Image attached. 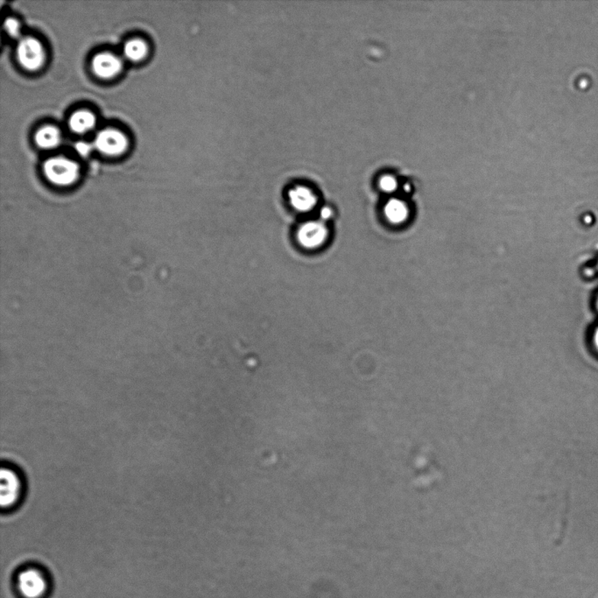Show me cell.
I'll return each mask as SVG.
<instances>
[{
    "mask_svg": "<svg viewBox=\"0 0 598 598\" xmlns=\"http://www.w3.org/2000/svg\"><path fill=\"white\" fill-rule=\"evenodd\" d=\"M76 150L80 156H87L91 153L92 146L86 142H78L76 145Z\"/></svg>",
    "mask_w": 598,
    "mask_h": 598,
    "instance_id": "obj_15",
    "label": "cell"
},
{
    "mask_svg": "<svg viewBox=\"0 0 598 598\" xmlns=\"http://www.w3.org/2000/svg\"><path fill=\"white\" fill-rule=\"evenodd\" d=\"M95 147L107 156H118L127 149V139L120 131L107 129L96 135Z\"/></svg>",
    "mask_w": 598,
    "mask_h": 598,
    "instance_id": "obj_5",
    "label": "cell"
},
{
    "mask_svg": "<svg viewBox=\"0 0 598 598\" xmlns=\"http://www.w3.org/2000/svg\"><path fill=\"white\" fill-rule=\"evenodd\" d=\"M0 471V506L3 513H12L23 503L27 482L23 472L12 462H2Z\"/></svg>",
    "mask_w": 598,
    "mask_h": 598,
    "instance_id": "obj_1",
    "label": "cell"
},
{
    "mask_svg": "<svg viewBox=\"0 0 598 598\" xmlns=\"http://www.w3.org/2000/svg\"><path fill=\"white\" fill-rule=\"evenodd\" d=\"M379 185H381L382 191L387 193L394 192L396 191L397 189L396 180L392 178V176H384V178L381 180Z\"/></svg>",
    "mask_w": 598,
    "mask_h": 598,
    "instance_id": "obj_14",
    "label": "cell"
},
{
    "mask_svg": "<svg viewBox=\"0 0 598 598\" xmlns=\"http://www.w3.org/2000/svg\"><path fill=\"white\" fill-rule=\"evenodd\" d=\"M17 56L19 63L28 70H38L45 59L43 46L34 38H24L19 41Z\"/></svg>",
    "mask_w": 598,
    "mask_h": 598,
    "instance_id": "obj_3",
    "label": "cell"
},
{
    "mask_svg": "<svg viewBox=\"0 0 598 598\" xmlns=\"http://www.w3.org/2000/svg\"><path fill=\"white\" fill-rule=\"evenodd\" d=\"M147 53V45L144 41L140 40H134L128 41L125 45L124 54L125 56L133 62L142 60Z\"/></svg>",
    "mask_w": 598,
    "mask_h": 598,
    "instance_id": "obj_12",
    "label": "cell"
},
{
    "mask_svg": "<svg viewBox=\"0 0 598 598\" xmlns=\"http://www.w3.org/2000/svg\"><path fill=\"white\" fill-rule=\"evenodd\" d=\"M329 236L326 225L321 221L302 224L297 233L299 243L307 249H316L326 242Z\"/></svg>",
    "mask_w": 598,
    "mask_h": 598,
    "instance_id": "obj_4",
    "label": "cell"
},
{
    "mask_svg": "<svg viewBox=\"0 0 598 598\" xmlns=\"http://www.w3.org/2000/svg\"><path fill=\"white\" fill-rule=\"evenodd\" d=\"M35 141L39 147L44 149H54L60 144V131L53 127H46L38 131Z\"/></svg>",
    "mask_w": 598,
    "mask_h": 598,
    "instance_id": "obj_11",
    "label": "cell"
},
{
    "mask_svg": "<svg viewBox=\"0 0 598 598\" xmlns=\"http://www.w3.org/2000/svg\"><path fill=\"white\" fill-rule=\"evenodd\" d=\"M594 345L596 347V349L598 352V328H597L596 330H595L594 336H593Z\"/></svg>",
    "mask_w": 598,
    "mask_h": 598,
    "instance_id": "obj_17",
    "label": "cell"
},
{
    "mask_svg": "<svg viewBox=\"0 0 598 598\" xmlns=\"http://www.w3.org/2000/svg\"><path fill=\"white\" fill-rule=\"evenodd\" d=\"M385 215L390 223L401 224L409 217V209L404 202L394 199L385 205Z\"/></svg>",
    "mask_w": 598,
    "mask_h": 598,
    "instance_id": "obj_9",
    "label": "cell"
},
{
    "mask_svg": "<svg viewBox=\"0 0 598 598\" xmlns=\"http://www.w3.org/2000/svg\"><path fill=\"white\" fill-rule=\"evenodd\" d=\"M597 310H598V298H597Z\"/></svg>",
    "mask_w": 598,
    "mask_h": 598,
    "instance_id": "obj_18",
    "label": "cell"
},
{
    "mask_svg": "<svg viewBox=\"0 0 598 598\" xmlns=\"http://www.w3.org/2000/svg\"><path fill=\"white\" fill-rule=\"evenodd\" d=\"M5 28L6 32L9 34L10 36L17 38L19 36V33H21V25L16 19H8L5 22Z\"/></svg>",
    "mask_w": 598,
    "mask_h": 598,
    "instance_id": "obj_13",
    "label": "cell"
},
{
    "mask_svg": "<svg viewBox=\"0 0 598 598\" xmlns=\"http://www.w3.org/2000/svg\"><path fill=\"white\" fill-rule=\"evenodd\" d=\"M19 588L25 597L39 598L44 594L46 583L39 572L28 570L19 575Z\"/></svg>",
    "mask_w": 598,
    "mask_h": 598,
    "instance_id": "obj_6",
    "label": "cell"
},
{
    "mask_svg": "<svg viewBox=\"0 0 598 598\" xmlns=\"http://www.w3.org/2000/svg\"><path fill=\"white\" fill-rule=\"evenodd\" d=\"M96 118L94 115L89 111H78L72 116L70 120V127L77 134H85L94 128Z\"/></svg>",
    "mask_w": 598,
    "mask_h": 598,
    "instance_id": "obj_10",
    "label": "cell"
},
{
    "mask_svg": "<svg viewBox=\"0 0 598 598\" xmlns=\"http://www.w3.org/2000/svg\"><path fill=\"white\" fill-rule=\"evenodd\" d=\"M320 215L323 220H330V218L332 217V210L329 207H324L323 209H321Z\"/></svg>",
    "mask_w": 598,
    "mask_h": 598,
    "instance_id": "obj_16",
    "label": "cell"
},
{
    "mask_svg": "<svg viewBox=\"0 0 598 598\" xmlns=\"http://www.w3.org/2000/svg\"><path fill=\"white\" fill-rule=\"evenodd\" d=\"M92 67L96 76L101 78H111L120 72L122 62L114 54H99L93 59Z\"/></svg>",
    "mask_w": 598,
    "mask_h": 598,
    "instance_id": "obj_7",
    "label": "cell"
},
{
    "mask_svg": "<svg viewBox=\"0 0 598 598\" xmlns=\"http://www.w3.org/2000/svg\"><path fill=\"white\" fill-rule=\"evenodd\" d=\"M289 201L292 207L300 212H310L317 205V195L303 186H298L288 193Z\"/></svg>",
    "mask_w": 598,
    "mask_h": 598,
    "instance_id": "obj_8",
    "label": "cell"
},
{
    "mask_svg": "<svg viewBox=\"0 0 598 598\" xmlns=\"http://www.w3.org/2000/svg\"><path fill=\"white\" fill-rule=\"evenodd\" d=\"M43 169L48 181L58 186H69L78 178V165L65 158L47 160Z\"/></svg>",
    "mask_w": 598,
    "mask_h": 598,
    "instance_id": "obj_2",
    "label": "cell"
}]
</instances>
